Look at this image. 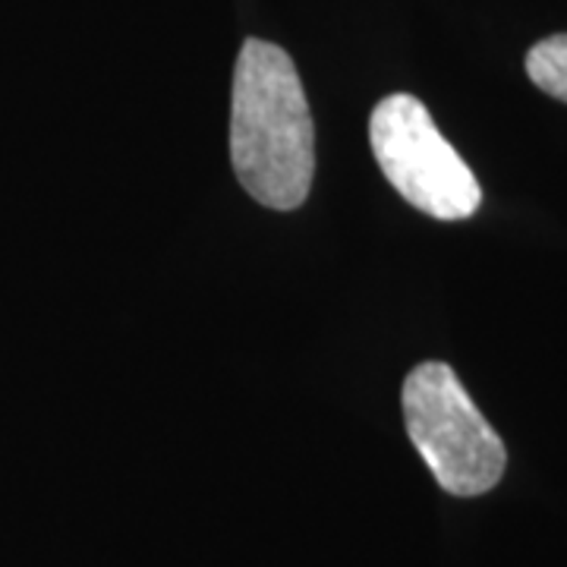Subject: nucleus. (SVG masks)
I'll use <instances>...</instances> for the list:
<instances>
[{
	"mask_svg": "<svg viewBox=\"0 0 567 567\" xmlns=\"http://www.w3.org/2000/svg\"><path fill=\"white\" fill-rule=\"evenodd\" d=\"M230 162L237 181L265 208L293 212L316 177V126L290 54L246 39L230 95Z\"/></svg>",
	"mask_w": 567,
	"mask_h": 567,
	"instance_id": "f257e3e1",
	"label": "nucleus"
},
{
	"mask_svg": "<svg viewBox=\"0 0 567 567\" xmlns=\"http://www.w3.org/2000/svg\"><path fill=\"white\" fill-rule=\"evenodd\" d=\"M404 425L435 483L457 495H486L502 483L507 466L505 442L473 404L447 363H420L406 375Z\"/></svg>",
	"mask_w": 567,
	"mask_h": 567,
	"instance_id": "f03ea898",
	"label": "nucleus"
},
{
	"mask_svg": "<svg viewBox=\"0 0 567 567\" xmlns=\"http://www.w3.org/2000/svg\"><path fill=\"white\" fill-rule=\"evenodd\" d=\"M369 145L388 183L439 221H464L483 205V186L442 136L416 95H388L369 117Z\"/></svg>",
	"mask_w": 567,
	"mask_h": 567,
	"instance_id": "7ed1b4c3",
	"label": "nucleus"
},
{
	"mask_svg": "<svg viewBox=\"0 0 567 567\" xmlns=\"http://www.w3.org/2000/svg\"><path fill=\"white\" fill-rule=\"evenodd\" d=\"M527 76L536 89L567 104V32L548 35L529 48Z\"/></svg>",
	"mask_w": 567,
	"mask_h": 567,
	"instance_id": "20e7f679",
	"label": "nucleus"
}]
</instances>
